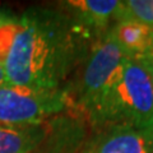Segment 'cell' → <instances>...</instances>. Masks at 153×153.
I'll list each match as a JSON object with an SVG mask.
<instances>
[{"mask_svg":"<svg viewBox=\"0 0 153 153\" xmlns=\"http://www.w3.org/2000/svg\"><path fill=\"white\" fill-rule=\"evenodd\" d=\"M4 64L9 83L35 91H60L97 40L63 9L30 8Z\"/></svg>","mask_w":153,"mask_h":153,"instance_id":"6da1fadb","label":"cell"},{"mask_svg":"<svg viewBox=\"0 0 153 153\" xmlns=\"http://www.w3.org/2000/svg\"><path fill=\"white\" fill-rule=\"evenodd\" d=\"M88 117L100 129L153 128V83L139 59L124 60L112 84Z\"/></svg>","mask_w":153,"mask_h":153,"instance_id":"7a4b0ae2","label":"cell"},{"mask_svg":"<svg viewBox=\"0 0 153 153\" xmlns=\"http://www.w3.org/2000/svg\"><path fill=\"white\" fill-rule=\"evenodd\" d=\"M126 57L108 31L91 46L74 87V102L87 117L107 92Z\"/></svg>","mask_w":153,"mask_h":153,"instance_id":"3957f363","label":"cell"},{"mask_svg":"<svg viewBox=\"0 0 153 153\" xmlns=\"http://www.w3.org/2000/svg\"><path fill=\"white\" fill-rule=\"evenodd\" d=\"M68 89L35 91L19 85L0 87V124L35 125L69 106Z\"/></svg>","mask_w":153,"mask_h":153,"instance_id":"277c9868","label":"cell"},{"mask_svg":"<svg viewBox=\"0 0 153 153\" xmlns=\"http://www.w3.org/2000/svg\"><path fill=\"white\" fill-rule=\"evenodd\" d=\"M78 153H153V128H103Z\"/></svg>","mask_w":153,"mask_h":153,"instance_id":"5b68a950","label":"cell"},{"mask_svg":"<svg viewBox=\"0 0 153 153\" xmlns=\"http://www.w3.org/2000/svg\"><path fill=\"white\" fill-rule=\"evenodd\" d=\"M60 8L69 13L91 35L100 38L120 16L121 1L117 0H68Z\"/></svg>","mask_w":153,"mask_h":153,"instance_id":"8992f818","label":"cell"},{"mask_svg":"<svg viewBox=\"0 0 153 153\" xmlns=\"http://www.w3.org/2000/svg\"><path fill=\"white\" fill-rule=\"evenodd\" d=\"M116 44L128 57L146 56L153 44V28L133 19H120L108 30Z\"/></svg>","mask_w":153,"mask_h":153,"instance_id":"52a82bcc","label":"cell"},{"mask_svg":"<svg viewBox=\"0 0 153 153\" xmlns=\"http://www.w3.org/2000/svg\"><path fill=\"white\" fill-rule=\"evenodd\" d=\"M46 124L7 125L0 124V153H32L46 139Z\"/></svg>","mask_w":153,"mask_h":153,"instance_id":"ba28073f","label":"cell"},{"mask_svg":"<svg viewBox=\"0 0 153 153\" xmlns=\"http://www.w3.org/2000/svg\"><path fill=\"white\" fill-rule=\"evenodd\" d=\"M133 19L153 28V0H126L121 1L119 19Z\"/></svg>","mask_w":153,"mask_h":153,"instance_id":"9c48e42d","label":"cell"},{"mask_svg":"<svg viewBox=\"0 0 153 153\" xmlns=\"http://www.w3.org/2000/svg\"><path fill=\"white\" fill-rule=\"evenodd\" d=\"M18 21L19 17L0 27V64L3 65L5 64L9 51L12 49L14 38H16V35L18 32V27H19Z\"/></svg>","mask_w":153,"mask_h":153,"instance_id":"30bf717a","label":"cell"},{"mask_svg":"<svg viewBox=\"0 0 153 153\" xmlns=\"http://www.w3.org/2000/svg\"><path fill=\"white\" fill-rule=\"evenodd\" d=\"M139 60L142 61L143 66L148 71V74L151 76V80L153 83V56H143V57H139Z\"/></svg>","mask_w":153,"mask_h":153,"instance_id":"8fae6325","label":"cell"},{"mask_svg":"<svg viewBox=\"0 0 153 153\" xmlns=\"http://www.w3.org/2000/svg\"><path fill=\"white\" fill-rule=\"evenodd\" d=\"M16 18H17L16 16H13V14H10L9 12H7V10H4V9L0 8V27H1L3 25H5V23H9V22L14 21Z\"/></svg>","mask_w":153,"mask_h":153,"instance_id":"7c38bea8","label":"cell"},{"mask_svg":"<svg viewBox=\"0 0 153 153\" xmlns=\"http://www.w3.org/2000/svg\"><path fill=\"white\" fill-rule=\"evenodd\" d=\"M7 84H10V83H9V79H8L5 68H4L3 64H0V87H3V85H7Z\"/></svg>","mask_w":153,"mask_h":153,"instance_id":"4fadbf2b","label":"cell"},{"mask_svg":"<svg viewBox=\"0 0 153 153\" xmlns=\"http://www.w3.org/2000/svg\"><path fill=\"white\" fill-rule=\"evenodd\" d=\"M146 56H153V44H152V47H151V50H149V52L146 55Z\"/></svg>","mask_w":153,"mask_h":153,"instance_id":"5bb4252c","label":"cell"}]
</instances>
